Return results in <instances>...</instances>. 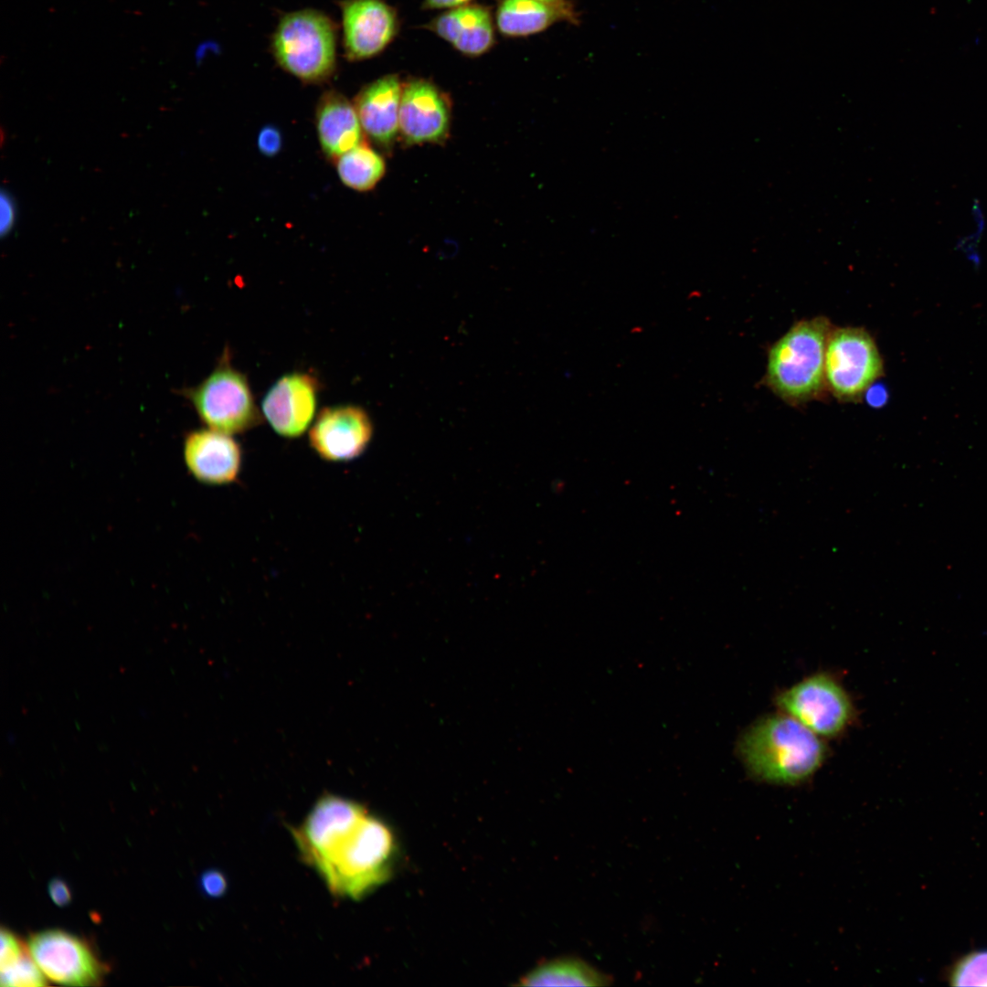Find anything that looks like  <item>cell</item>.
<instances>
[{"label": "cell", "instance_id": "6da1fadb", "mask_svg": "<svg viewBox=\"0 0 987 987\" xmlns=\"http://www.w3.org/2000/svg\"><path fill=\"white\" fill-rule=\"evenodd\" d=\"M291 832L302 858L335 897L361 899L390 876L394 835L352 800L323 796Z\"/></svg>", "mask_w": 987, "mask_h": 987}, {"label": "cell", "instance_id": "7a4b0ae2", "mask_svg": "<svg viewBox=\"0 0 987 987\" xmlns=\"http://www.w3.org/2000/svg\"><path fill=\"white\" fill-rule=\"evenodd\" d=\"M737 752L751 776L780 785L807 780L827 753L821 737L783 712L749 726L738 740Z\"/></svg>", "mask_w": 987, "mask_h": 987}, {"label": "cell", "instance_id": "3957f363", "mask_svg": "<svg viewBox=\"0 0 987 987\" xmlns=\"http://www.w3.org/2000/svg\"><path fill=\"white\" fill-rule=\"evenodd\" d=\"M278 65L302 82L328 80L336 69V30L324 13L302 9L284 15L271 38Z\"/></svg>", "mask_w": 987, "mask_h": 987}, {"label": "cell", "instance_id": "277c9868", "mask_svg": "<svg viewBox=\"0 0 987 987\" xmlns=\"http://www.w3.org/2000/svg\"><path fill=\"white\" fill-rule=\"evenodd\" d=\"M829 323L817 317L792 326L769 354L767 378L781 398L801 401L817 395L823 376Z\"/></svg>", "mask_w": 987, "mask_h": 987}, {"label": "cell", "instance_id": "5b68a950", "mask_svg": "<svg viewBox=\"0 0 987 987\" xmlns=\"http://www.w3.org/2000/svg\"><path fill=\"white\" fill-rule=\"evenodd\" d=\"M225 351L212 373L186 395L209 429L233 435L260 422L246 376L233 367Z\"/></svg>", "mask_w": 987, "mask_h": 987}, {"label": "cell", "instance_id": "8992f818", "mask_svg": "<svg viewBox=\"0 0 987 987\" xmlns=\"http://www.w3.org/2000/svg\"><path fill=\"white\" fill-rule=\"evenodd\" d=\"M780 711L792 716L821 738H834L847 729L854 717L852 701L838 680L818 673L799 681L776 697Z\"/></svg>", "mask_w": 987, "mask_h": 987}, {"label": "cell", "instance_id": "52a82bcc", "mask_svg": "<svg viewBox=\"0 0 987 987\" xmlns=\"http://www.w3.org/2000/svg\"><path fill=\"white\" fill-rule=\"evenodd\" d=\"M27 948L43 974L56 983L100 985L107 972L106 965L85 939L62 929L35 932Z\"/></svg>", "mask_w": 987, "mask_h": 987}, {"label": "cell", "instance_id": "ba28073f", "mask_svg": "<svg viewBox=\"0 0 987 987\" xmlns=\"http://www.w3.org/2000/svg\"><path fill=\"white\" fill-rule=\"evenodd\" d=\"M824 373L836 397H860L882 374V360L873 338L861 328L834 331L827 341Z\"/></svg>", "mask_w": 987, "mask_h": 987}, {"label": "cell", "instance_id": "9c48e42d", "mask_svg": "<svg viewBox=\"0 0 987 987\" xmlns=\"http://www.w3.org/2000/svg\"><path fill=\"white\" fill-rule=\"evenodd\" d=\"M373 432L368 414L355 405L324 408L309 431V443L323 460L346 462L367 447Z\"/></svg>", "mask_w": 987, "mask_h": 987}, {"label": "cell", "instance_id": "30bf717a", "mask_svg": "<svg viewBox=\"0 0 987 987\" xmlns=\"http://www.w3.org/2000/svg\"><path fill=\"white\" fill-rule=\"evenodd\" d=\"M340 8L343 45L348 60L373 58L395 37L397 15L383 0H344Z\"/></svg>", "mask_w": 987, "mask_h": 987}, {"label": "cell", "instance_id": "8fae6325", "mask_svg": "<svg viewBox=\"0 0 987 987\" xmlns=\"http://www.w3.org/2000/svg\"><path fill=\"white\" fill-rule=\"evenodd\" d=\"M319 382L308 373L280 377L262 400V412L274 431L286 438L301 436L313 419Z\"/></svg>", "mask_w": 987, "mask_h": 987}, {"label": "cell", "instance_id": "7c38bea8", "mask_svg": "<svg viewBox=\"0 0 987 987\" xmlns=\"http://www.w3.org/2000/svg\"><path fill=\"white\" fill-rule=\"evenodd\" d=\"M446 97L431 82L413 80L402 87L399 133L409 144L440 143L450 130Z\"/></svg>", "mask_w": 987, "mask_h": 987}, {"label": "cell", "instance_id": "4fadbf2b", "mask_svg": "<svg viewBox=\"0 0 987 987\" xmlns=\"http://www.w3.org/2000/svg\"><path fill=\"white\" fill-rule=\"evenodd\" d=\"M184 457L191 474L211 485L233 483L242 463L239 444L231 435L212 429L188 433L184 442Z\"/></svg>", "mask_w": 987, "mask_h": 987}, {"label": "cell", "instance_id": "5bb4252c", "mask_svg": "<svg viewBox=\"0 0 987 987\" xmlns=\"http://www.w3.org/2000/svg\"><path fill=\"white\" fill-rule=\"evenodd\" d=\"M402 85L396 75H386L364 87L355 100L366 134L383 148L392 146L399 131Z\"/></svg>", "mask_w": 987, "mask_h": 987}, {"label": "cell", "instance_id": "9a60e30c", "mask_svg": "<svg viewBox=\"0 0 987 987\" xmlns=\"http://www.w3.org/2000/svg\"><path fill=\"white\" fill-rule=\"evenodd\" d=\"M315 127L324 154L334 161L362 140V126L348 99L336 90L322 94L315 109Z\"/></svg>", "mask_w": 987, "mask_h": 987}, {"label": "cell", "instance_id": "2e32d148", "mask_svg": "<svg viewBox=\"0 0 987 987\" xmlns=\"http://www.w3.org/2000/svg\"><path fill=\"white\" fill-rule=\"evenodd\" d=\"M430 28L467 56H480L494 42L491 14L481 5L452 8L436 17Z\"/></svg>", "mask_w": 987, "mask_h": 987}, {"label": "cell", "instance_id": "e0dca14e", "mask_svg": "<svg viewBox=\"0 0 987 987\" xmlns=\"http://www.w3.org/2000/svg\"><path fill=\"white\" fill-rule=\"evenodd\" d=\"M612 978L586 960L564 957L547 961L522 979L526 986H606Z\"/></svg>", "mask_w": 987, "mask_h": 987}, {"label": "cell", "instance_id": "ac0fdd59", "mask_svg": "<svg viewBox=\"0 0 987 987\" xmlns=\"http://www.w3.org/2000/svg\"><path fill=\"white\" fill-rule=\"evenodd\" d=\"M559 14L536 0H503L496 13L499 31L509 37H525L547 29Z\"/></svg>", "mask_w": 987, "mask_h": 987}, {"label": "cell", "instance_id": "d6986e66", "mask_svg": "<svg viewBox=\"0 0 987 987\" xmlns=\"http://www.w3.org/2000/svg\"><path fill=\"white\" fill-rule=\"evenodd\" d=\"M334 162L341 182L360 192L373 189L386 171L383 157L364 141Z\"/></svg>", "mask_w": 987, "mask_h": 987}, {"label": "cell", "instance_id": "ffe728a7", "mask_svg": "<svg viewBox=\"0 0 987 987\" xmlns=\"http://www.w3.org/2000/svg\"><path fill=\"white\" fill-rule=\"evenodd\" d=\"M949 980L952 986H987V950L971 951L957 960Z\"/></svg>", "mask_w": 987, "mask_h": 987}, {"label": "cell", "instance_id": "44dd1931", "mask_svg": "<svg viewBox=\"0 0 987 987\" xmlns=\"http://www.w3.org/2000/svg\"><path fill=\"white\" fill-rule=\"evenodd\" d=\"M1 971L2 986L37 987L48 985L47 977L31 957L29 950Z\"/></svg>", "mask_w": 987, "mask_h": 987}, {"label": "cell", "instance_id": "7402d4cb", "mask_svg": "<svg viewBox=\"0 0 987 987\" xmlns=\"http://www.w3.org/2000/svg\"><path fill=\"white\" fill-rule=\"evenodd\" d=\"M27 951H28L27 944H24L9 929L2 928L0 970H4L10 966Z\"/></svg>", "mask_w": 987, "mask_h": 987}, {"label": "cell", "instance_id": "603a6c76", "mask_svg": "<svg viewBox=\"0 0 987 987\" xmlns=\"http://www.w3.org/2000/svg\"><path fill=\"white\" fill-rule=\"evenodd\" d=\"M282 145V133L277 126L267 124L259 131L257 148L264 156L273 157L277 155L281 152Z\"/></svg>", "mask_w": 987, "mask_h": 987}, {"label": "cell", "instance_id": "cb8c5ba5", "mask_svg": "<svg viewBox=\"0 0 987 987\" xmlns=\"http://www.w3.org/2000/svg\"><path fill=\"white\" fill-rule=\"evenodd\" d=\"M202 892L209 897H219L227 890V879L220 871L207 870L199 879Z\"/></svg>", "mask_w": 987, "mask_h": 987}, {"label": "cell", "instance_id": "d4e9b609", "mask_svg": "<svg viewBox=\"0 0 987 987\" xmlns=\"http://www.w3.org/2000/svg\"><path fill=\"white\" fill-rule=\"evenodd\" d=\"M1 216L0 232L5 236L13 229L16 219V203L13 196L5 189L1 192Z\"/></svg>", "mask_w": 987, "mask_h": 987}, {"label": "cell", "instance_id": "484cf974", "mask_svg": "<svg viewBox=\"0 0 987 987\" xmlns=\"http://www.w3.org/2000/svg\"><path fill=\"white\" fill-rule=\"evenodd\" d=\"M48 893L52 902L58 907H67L72 900L71 891L61 878H52L48 884Z\"/></svg>", "mask_w": 987, "mask_h": 987}, {"label": "cell", "instance_id": "4316f807", "mask_svg": "<svg viewBox=\"0 0 987 987\" xmlns=\"http://www.w3.org/2000/svg\"><path fill=\"white\" fill-rule=\"evenodd\" d=\"M554 8L560 16L561 20L570 23H578V14L568 0H536Z\"/></svg>", "mask_w": 987, "mask_h": 987}, {"label": "cell", "instance_id": "83f0119b", "mask_svg": "<svg viewBox=\"0 0 987 987\" xmlns=\"http://www.w3.org/2000/svg\"><path fill=\"white\" fill-rule=\"evenodd\" d=\"M865 392L867 401L873 406L879 407L886 401L887 393L882 386L869 387Z\"/></svg>", "mask_w": 987, "mask_h": 987}, {"label": "cell", "instance_id": "f1b7e54d", "mask_svg": "<svg viewBox=\"0 0 987 987\" xmlns=\"http://www.w3.org/2000/svg\"><path fill=\"white\" fill-rule=\"evenodd\" d=\"M471 0H424L426 9L456 8L465 5Z\"/></svg>", "mask_w": 987, "mask_h": 987}]
</instances>
